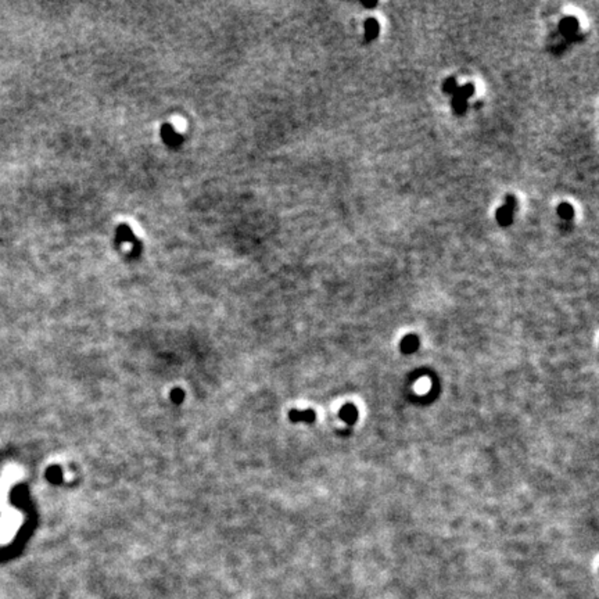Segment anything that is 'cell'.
Returning <instances> with one entry per match:
<instances>
[{
    "label": "cell",
    "instance_id": "cell-1",
    "mask_svg": "<svg viewBox=\"0 0 599 599\" xmlns=\"http://www.w3.org/2000/svg\"><path fill=\"white\" fill-rule=\"evenodd\" d=\"M559 29L567 39H573L578 29V21L574 17H566L561 21Z\"/></svg>",
    "mask_w": 599,
    "mask_h": 599
},
{
    "label": "cell",
    "instance_id": "cell-2",
    "mask_svg": "<svg viewBox=\"0 0 599 599\" xmlns=\"http://www.w3.org/2000/svg\"><path fill=\"white\" fill-rule=\"evenodd\" d=\"M496 222L501 225V226H509L513 221V211L508 208L506 206L500 207L496 210Z\"/></svg>",
    "mask_w": 599,
    "mask_h": 599
},
{
    "label": "cell",
    "instance_id": "cell-3",
    "mask_svg": "<svg viewBox=\"0 0 599 599\" xmlns=\"http://www.w3.org/2000/svg\"><path fill=\"white\" fill-rule=\"evenodd\" d=\"M379 23L374 18H368L365 21V39L366 41H373L379 35Z\"/></svg>",
    "mask_w": 599,
    "mask_h": 599
},
{
    "label": "cell",
    "instance_id": "cell-4",
    "mask_svg": "<svg viewBox=\"0 0 599 599\" xmlns=\"http://www.w3.org/2000/svg\"><path fill=\"white\" fill-rule=\"evenodd\" d=\"M473 93H474V86L472 84H468L464 85V86H458V89L455 90L454 96L468 100L470 96H473Z\"/></svg>",
    "mask_w": 599,
    "mask_h": 599
},
{
    "label": "cell",
    "instance_id": "cell-5",
    "mask_svg": "<svg viewBox=\"0 0 599 599\" xmlns=\"http://www.w3.org/2000/svg\"><path fill=\"white\" fill-rule=\"evenodd\" d=\"M557 214L562 219H571L574 215V208L567 203H562L561 206L557 207Z\"/></svg>",
    "mask_w": 599,
    "mask_h": 599
},
{
    "label": "cell",
    "instance_id": "cell-6",
    "mask_svg": "<svg viewBox=\"0 0 599 599\" xmlns=\"http://www.w3.org/2000/svg\"><path fill=\"white\" fill-rule=\"evenodd\" d=\"M452 108H454V111L456 112L458 115L464 114V112L466 111V108H468V100H464V98L454 96V97H452Z\"/></svg>",
    "mask_w": 599,
    "mask_h": 599
},
{
    "label": "cell",
    "instance_id": "cell-7",
    "mask_svg": "<svg viewBox=\"0 0 599 599\" xmlns=\"http://www.w3.org/2000/svg\"><path fill=\"white\" fill-rule=\"evenodd\" d=\"M456 89H458V84H456V81L454 78H448L444 82V85H443V90H444L445 93L454 94Z\"/></svg>",
    "mask_w": 599,
    "mask_h": 599
},
{
    "label": "cell",
    "instance_id": "cell-8",
    "mask_svg": "<svg viewBox=\"0 0 599 599\" xmlns=\"http://www.w3.org/2000/svg\"><path fill=\"white\" fill-rule=\"evenodd\" d=\"M344 411V419H347V421H354L356 417V409H354L352 407H347L343 409Z\"/></svg>",
    "mask_w": 599,
    "mask_h": 599
},
{
    "label": "cell",
    "instance_id": "cell-9",
    "mask_svg": "<svg viewBox=\"0 0 599 599\" xmlns=\"http://www.w3.org/2000/svg\"><path fill=\"white\" fill-rule=\"evenodd\" d=\"M505 206L508 207V208H510V210H512V211H515V208H516V198H515V196H506Z\"/></svg>",
    "mask_w": 599,
    "mask_h": 599
},
{
    "label": "cell",
    "instance_id": "cell-10",
    "mask_svg": "<svg viewBox=\"0 0 599 599\" xmlns=\"http://www.w3.org/2000/svg\"><path fill=\"white\" fill-rule=\"evenodd\" d=\"M362 6H365V7H374L376 3H362Z\"/></svg>",
    "mask_w": 599,
    "mask_h": 599
}]
</instances>
